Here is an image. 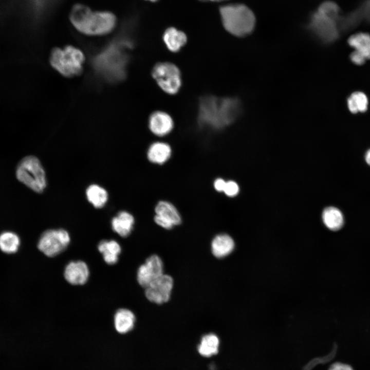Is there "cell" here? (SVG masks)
<instances>
[{
    "label": "cell",
    "instance_id": "14",
    "mask_svg": "<svg viewBox=\"0 0 370 370\" xmlns=\"http://www.w3.org/2000/svg\"><path fill=\"white\" fill-rule=\"evenodd\" d=\"M234 248V242L231 237L226 234L215 236L211 242V251L217 258L224 257L231 253Z\"/></svg>",
    "mask_w": 370,
    "mask_h": 370
},
{
    "label": "cell",
    "instance_id": "19",
    "mask_svg": "<svg viewBox=\"0 0 370 370\" xmlns=\"http://www.w3.org/2000/svg\"><path fill=\"white\" fill-rule=\"evenodd\" d=\"M98 249L102 253L104 261L109 265L117 262L121 251L120 245L114 240H102L99 243Z\"/></svg>",
    "mask_w": 370,
    "mask_h": 370
},
{
    "label": "cell",
    "instance_id": "7",
    "mask_svg": "<svg viewBox=\"0 0 370 370\" xmlns=\"http://www.w3.org/2000/svg\"><path fill=\"white\" fill-rule=\"evenodd\" d=\"M152 76L158 86L170 95L176 94L181 85V74L178 68L170 62H160L152 69Z\"/></svg>",
    "mask_w": 370,
    "mask_h": 370
},
{
    "label": "cell",
    "instance_id": "18",
    "mask_svg": "<svg viewBox=\"0 0 370 370\" xmlns=\"http://www.w3.org/2000/svg\"><path fill=\"white\" fill-rule=\"evenodd\" d=\"M163 40L169 50L176 52L179 51L186 44L187 36L184 32L175 28L171 27L165 31Z\"/></svg>",
    "mask_w": 370,
    "mask_h": 370
},
{
    "label": "cell",
    "instance_id": "26",
    "mask_svg": "<svg viewBox=\"0 0 370 370\" xmlns=\"http://www.w3.org/2000/svg\"><path fill=\"white\" fill-rule=\"evenodd\" d=\"M223 192L228 196L234 197L238 194L239 192V187L235 181H226Z\"/></svg>",
    "mask_w": 370,
    "mask_h": 370
},
{
    "label": "cell",
    "instance_id": "12",
    "mask_svg": "<svg viewBox=\"0 0 370 370\" xmlns=\"http://www.w3.org/2000/svg\"><path fill=\"white\" fill-rule=\"evenodd\" d=\"M89 270L87 264L82 261H71L66 266L64 276L70 284L74 285L84 284L87 281Z\"/></svg>",
    "mask_w": 370,
    "mask_h": 370
},
{
    "label": "cell",
    "instance_id": "16",
    "mask_svg": "<svg viewBox=\"0 0 370 370\" xmlns=\"http://www.w3.org/2000/svg\"><path fill=\"white\" fill-rule=\"evenodd\" d=\"M134 218L132 214L121 211L112 220L113 230L122 237H126L133 229Z\"/></svg>",
    "mask_w": 370,
    "mask_h": 370
},
{
    "label": "cell",
    "instance_id": "8",
    "mask_svg": "<svg viewBox=\"0 0 370 370\" xmlns=\"http://www.w3.org/2000/svg\"><path fill=\"white\" fill-rule=\"evenodd\" d=\"M70 240L69 234L66 230L63 229H49L41 234L38 247L46 256L53 257L67 248Z\"/></svg>",
    "mask_w": 370,
    "mask_h": 370
},
{
    "label": "cell",
    "instance_id": "30",
    "mask_svg": "<svg viewBox=\"0 0 370 370\" xmlns=\"http://www.w3.org/2000/svg\"><path fill=\"white\" fill-rule=\"evenodd\" d=\"M226 181L222 178H217L214 182V187L218 192H223Z\"/></svg>",
    "mask_w": 370,
    "mask_h": 370
},
{
    "label": "cell",
    "instance_id": "6",
    "mask_svg": "<svg viewBox=\"0 0 370 370\" xmlns=\"http://www.w3.org/2000/svg\"><path fill=\"white\" fill-rule=\"evenodd\" d=\"M338 14L319 6L310 16L308 29L320 41L330 42L337 35L335 21Z\"/></svg>",
    "mask_w": 370,
    "mask_h": 370
},
{
    "label": "cell",
    "instance_id": "5",
    "mask_svg": "<svg viewBox=\"0 0 370 370\" xmlns=\"http://www.w3.org/2000/svg\"><path fill=\"white\" fill-rule=\"evenodd\" d=\"M17 179L32 190L41 193L46 186L44 169L38 158L28 156L18 163L16 170Z\"/></svg>",
    "mask_w": 370,
    "mask_h": 370
},
{
    "label": "cell",
    "instance_id": "9",
    "mask_svg": "<svg viewBox=\"0 0 370 370\" xmlns=\"http://www.w3.org/2000/svg\"><path fill=\"white\" fill-rule=\"evenodd\" d=\"M173 287L172 278L163 274L145 288V295L151 302L161 304L169 301Z\"/></svg>",
    "mask_w": 370,
    "mask_h": 370
},
{
    "label": "cell",
    "instance_id": "20",
    "mask_svg": "<svg viewBox=\"0 0 370 370\" xmlns=\"http://www.w3.org/2000/svg\"><path fill=\"white\" fill-rule=\"evenodd\" d=\"M347 42L355 51L370 59V34L366 32H358L350 35Z\"/></svg>",
    "mask_w": 370,
    "mask_h": 370
},
{
    "label": "cell",
    "instance_id": "23",
    "mask_svg": "<svg viewBox=\"0 0 370 370\" xmlns=\"http://www.w3.org/2000/svg\"><path fill=\"white\" fill-rule=\"evenodd\" d=\"M86 194L89 202L96 208L103 207L108 199L107 191L97 184L89 186L86 189Z\"/></svg>",
    "mask_w": 370,
    "mask_h": 370
},
{
    "label": "cell",
    "instance_id": "3",
    "mask_svg": "<svg viewBox=\"0 0 370 370\" xmlns=\"http://www.w3.org/2000/svg\"><path fill=\"white\" fill-rule=\"evenodd\" d=\"M219 12L225 29L237 37L248 35L253 31L255 17L252 10L242 4L221 6Z\"/></svg>",
    "mask_w": 370,
    "mask_h": 370
},
{
    "label": "cell",
    "instance_id": "4",
    "mask_svg": "<svg viewBox=\"0 0 370 370\" xmlns=\"http://www.w3.org/2000/svg\"><path fill=\"white\" fill-rule=\"evenodd\" d=\"M84 61L83 52L72 46H67L63 49H54L50 58L52 67L62 75L68 77L81 72Z\"/></svg>",
    "mask_w": 370,
    "mask_h": 370
},
{
    "label": "cell",
    "instance_id": "24",
    "mask_svg": "<svg viewBox=\"0 0 370 370\" xmlns=\"http://www.w3.org/2000/svg\"><path fill=\"white\" fill-rule=\"evenodd\" d=\"M347 107L353 114L365 112L367 109L368 100L366 95L362 91H355L348 98Z\"/></svg>",
    "mask_w": 370,
    "mask_h": 370
},
{
    "label": "cell",
    "instance_id": "29",
    "mask_svg": "<svg viewBox=\"0 0 370 370\" xmlns=\"http://www.w3.org/2000/svg\"><path fill=\"white\" fill-rule=\"evenodd\" d=\"M329 370H353V369L351 366L348 364L336 362L330 366Z\"/></svg>",
    "mask_w": 370,
    "mask_h": 370
},
{
    "label": "cell",
    "instance_id": "28",
    "mask_svg": "<svg viewBox=\"0 0 370 370\" xmlns=\"http://www.w3.org/2000/svg\"><path fill=\"white\" fill-rule=\"evenodd\" d=\"M350 60L356 65H363L366 60V59L361 53L354 50L350 54Z\"/></svg>",
    "mask_w": 370,
    "mask_h": 370
},
{
    "label": "cell",
    "instance_id": "10",
    "mask_svg": "<svg viewBox=\"0 0 370 370\" xmlns=\"http://www.w3.org/2000/svg\"><path fill=\"white\" fill-rule=\"evenodd\" d=\"M163 273V264L160 257L154 254L149 256L138 268L137 280L142 287L145 288Z\"/></svg>",
    "mask_w": 370,
    "mask_h": 370
},
{
    "label": "cell",
    "instance_id": "15",
    "mask_svg": "<svg viewBox=\"0 0 370 370\" xmlns=\"http://www.w3.org/2000/svg\"><path fill=\"white\" fill-rule=\"evenodd\" d=\"M114 321L116 331L120 334H125L134 328L136 318L130 310L121 308L116 312Z\"/></svg>",
    "mask_w": 370,
    "mask_h": 370
},
{
    "label": "cell",
    "instance_id": "21",
    "mask_svg": "<svg viewBox=\"0 0 370 370\" xmlns=\"http://www.w3.org/2000/svg\"><path fill=\"white\" fill-rule=\"evenodd\" d=\"M322 219L326 227L333 231L340 229L344 223V216L342 212L334 207H328L324 210Z\"/></svg>",
    "mask_w": 370,
    "mask_h": 370
},
{
    "label": "cell",
    "instance_id": "31",
    "mask_svg": "<svg viewBox=\"0 0 370 370\" xmlns=\"http://www.w3.org/2000/svg\"><path fill=\"white\" fill-rule=\"evenodd\" d=\"M365 160L367 164L370 165V149H369L365 153Z\"/></svg>",
    "mask_w": 370,
    "mask_h": 370
},
{
    "label": "cell",
    "instance_id": "25",
    "mask_svg": "<svg viewBox=\"0 0 370 370\" xmlns=\"http://www.w3.org/2000/svg\"><path fill=\"white\" fill-rule=\"evenodd\" d=\"M20 245L18 236L11 231H5L0 234V249L6 253H15Z\"/></svg>",
    "mask_w": 370,
    "mask_h": 370
},
{
    "label": "cell",
    "instance_id": "13",
    "mask_svg": "<svg viewBox=\"0 0 370 370\" xmlns=\"http://www.w3.org/2000/svg\"><path fill=\"white\" fill-rule=\"evenodd\" d=\"M174 122L172 117L166 113L156 111L153 113L149 119V127L155 135L164 136L173 130Z\"/></svg>",
    "mask_w": 370,
    "mask_h": 370
},
{
    "label": "cell",
    "instance_id": "11",
    "mask_svg": "<svg viewBox=\"0 0 370 370\" xmlns=\"http://www.w3.org/2000/svg\"><path fill=\"white\" fill-rule=\"evenodd\" d=\"M155 222L159 226L170 229L181 223V217L177 209L170 202L159 201L155 209Z\"/></svg>",
    "mask_w": 370,
    "mask_h": 370
},
{
    "label": "cell",
    "instance_id": "33",
    "mask_svg": "<svg viewBox=\"0 0 370 370\" xmlns=\"http://www.w3.org/2000/svg\"><path fill=\"white\" fill-rule=\"evenodd\" d=\"M149 1H151L153 2V1H157V0H149Z\"/></svg>",
    "mask_w": 370,
    "mask_h": 370
},
{
    "label": "cell",
    "instance_id": "17",
    "mask_svg": "<svg viewBox=\"0 0 370 370\" xmlns=\"http://www.w3.org/2000/svg\"><path fill=\"white\" fill-rule=\"evenodd\" d=\"M172 150L166 143L155 142L149 147L147 156L152 163L161 164L165 163L170 157Z\"/></svg>",
    "mask_w": 370,
    "mask_h": 370
},
{
    "label": "cell",
    "instance_id": "32",
    "mask_svg": "<svg viewBox=\"0 0 370 370\" xmlns=\"http://www.w3.org/2000/svg\"><path fill=\"white\" fill-rule=\"evenodd\" d=\"M201 1H212V2H221L226 0H200Z\"/></svg>",
    "mask_w": 370,
    "mask_h": 370
},
{
    "label": "cell",
    "instance_id": "22",
    "mask_svg": "<svg viewBox=\"0 0 370 370\" xmlns=\"http://www.w3.org/2000/svg\"><path fill=\"white\" fill-rule=\"evenodd\" d=\"M219 340L218 337L212 333L204 335L201 339L197 349L203 357H209L216 354L218 351Z\"/></svg>",
    "mask_w": 370,
    "mask_h": 370
},
{
    "label": "cell",
    "instance_id": "2",
    "mask_svg": "<svg viewBox=\"0 0 370 370\" xmlns=\"http://www.w3.org/2000/svg\"><path fill=\"white\" fill-rule=\"evenodd\" d=\"M70 21L80 32L89 35H101L110 32L115 27V15L107 11H94L87 6L78 4L72 8Z\"/></svg>",
    "mask_w": 370,
    "mask_h": 370
},
{
    "label": "cell",
    "instance_id": "27",
    "mask_svg": "<svg viewBox=\"0 0 370 370\" xmlns=\"http://www.w3.org/2000/svg\"><path fill=\"white\" fill-rule=\"evenodd\" d=\"M334 350H332V353L330 354L329 355L326 356L325 358L324 357H322L321 359L316 358L314 359H313L311 361H310L309 363H308L305 367L304 370H310L311 368H312L313 367H314L316 365H317L318 363H320L322 362H325L326 361H328L332 357L334 356V355L335 354Z\"/></svg>",
    "mask_w": 370,
    "mask_h": 370
},
{
    "label": "cell",
    "instance_id": "1",
    "mask_svg": "<svg viewBox=\"0 0 370 370\" xmlns=\"http://www.w3.org/2000/svg\"><path fill=\"white\" fill-rule=\"evenodd\" d=\"M241 109V103L236 98L205 96L199 102L198 122L202 126L221 129L237 119Z\"/></svg>",
    "mask_w": 370,
    "mask_h": 370
}]
</instances>
